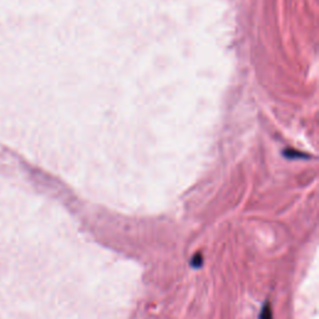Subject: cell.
Here are the masks:
<instances>
[{"label": "cell", "mask_w": 319, "mask_h": 319, "mask_svg": "<svg viewBox=\"0 0 319 319\" xmlns=\"http://www.w3.org/2000/svg\"><path fill=\"white\" fill-rule=\"evenodd\" d=\"M194 260L196 261L197 262V265H196V267H200V265H201V262H202V256L200 254V253H197L196 256H195L194 257Z\"/></svg>", "instance_id": "7a4b0ae2"}, {"label": "cell", "mask_w": 319, "mask_h": 319, "mask_svg": "<svg viewBox=\"0 0 319 319\" xmlns=\"http://www.w3.org/2000/svg\"><path fill=\"white\" fill-rule=\"evenodd\" d=\"M260 319H272V309L269 304H266V306L263 307L262 312H261L260 314Z\"/></svg>", "instance_id": "6da1fadb"}]
</instances>
